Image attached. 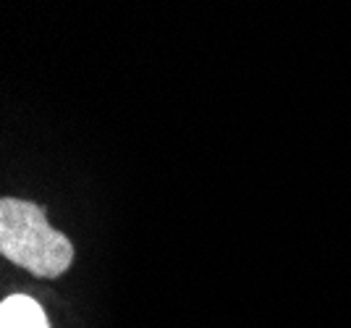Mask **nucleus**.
<instances>
[{
	"label": "nucleus",
	"mask_w": 351,
	"mask_h": 328,
	"mask_svg": "<svg viewBox=\"0 0 351 328\" xmlns=\"http://www.w3.org/2000/svg\"><path fill=\"white\" fill-rule=\"evenodd\" d=\"M0 253L37 279H56L73 260V244L47 224L45 210L27 200L0 202Z\"/></svg>",
	"instance_id": "obj_1"
},
{
	"label": "nucleus",
	"mask_w": 351,
	"mask_h": 328,
	"mask_svg": "<svg viewBox=\"0 0 351 328\" xmlns=\"http://www.w3.org/2000/svg\"><path fill=\"white\" fill-rule=\"evenodd\" d=\"M0 328H50V323L37 299L11 294L0 305Z\"/></svg>",
	"instance_id": "obj_2"
}]
</instances>
